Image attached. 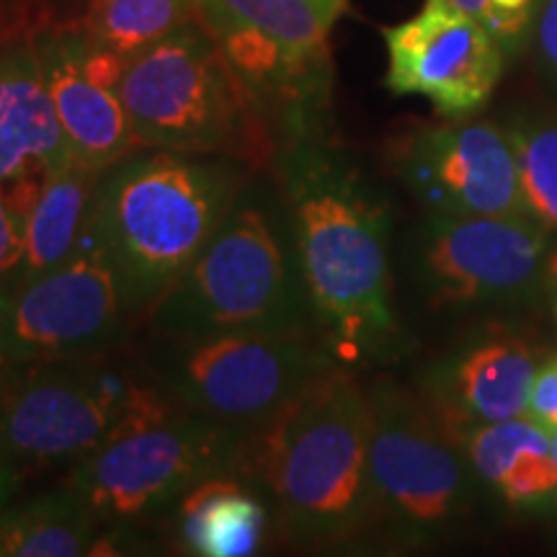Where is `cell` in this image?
Returning a JSON list of instances; mask_svg holds the SVG:
<instances>
[{
  "instance_id": "obj_1",
  "label": "cell",
  "mask_w": 557,
  "mask_h": 557,
  "mask_svg": "<svg viewBox=\"0 0 557 557\" xmlns=\"http://www.w3.org/2000/svg\"><path fill=\"white\" fill-rule=\"evenodd\" d=\"M274 176L331 357L348 369L393 359L403 348V329L389 267L387 197L331 132L284 145Z\"/></svg>"
},
{
  "instance_id": "obj_2",
  "label": "cell",
  "mask_w": 557,
  "mask_h": 557,
  "mask_svg": "<svg viewBox=\"0 0 557 557\" xmlns=\"http://www.w3.org/2000/svg\"><path fill=\"white\" fill-rule=\"evenodd\" d=\"M369 421L367 387L338 364L246 434L238 475L269 498L278 537L299 549H344L380 532Z\"/></svg>"
},
{
  "instance_id": "obj_3",
  "label": "cell",
  "mask_w": 557,
  "mask_h": 557,
  "mask_svg": "<svg viewBox=\"0 0 557 557\" xmlns=\"http://www.w3.org/2000/svg\"><path fill=\"white\" fill-rule=\"evenodd\" d=\"M253 173L227 156L158 148H135L101 171L86 235L137 323L212 240Z\"/></svg>"
},
{
  "instance_id": "obj_4",
  "label": "cell",
  "mask_w": 557,
  "mask_h": 557,
  "mask_svg": "<svg viewBox=\"0 0 557 557\" xmlns=\"http://www.w3.org/2000/svg\"><path fill=\"white\" fill-rule=\"evenodd\" d=\"M139 323L148 325L152 338L230 331L318 333L274 171L253 173L212 240Z\"/></svg>"
},
{
  "instance_id": "obj_5",
  "label": "cell",
  "mask_w": 557,
  "mask_h": 557,
  "mask_svg": "<svg viewBox=\"0 0 557 557\" xmlns=\"http://www.w3.org/2000/svg\"><path fill=\"white\" fill-rule=\"evenodd\" d=\"M120 99L137 148L209 152L274 171L276 132L201 18L132 54Z\"/></svg>"
},
{
  "instance_id": "obj_6",
  "label": "cell",
  "mask_w": 557,
  "mask_h": 557,
  "mask_svg": "<svg viewBox=\"0 0 557 557\" xmlns=\"http://www.w3.org/2000/svg\"><path fill=\"white\" fill-rule=\"evenodd\" d=\"M243 438L246 434L189 413L145 377L116 426L62 483L86 500L103 527L137 529L163 519L201 480L238 472Z\"/></svg>"
},
{
  "instance_id": "obj_7",
  "label": "cell",
  "mask_w": 557,
  "mask_h": 557,
  "mask_svg": "<svg viewBox=\"0 0 557 557\" xmlns=\"http://www.w3.org/2000/svg\"><path fill=\"white\" fill-rule=\"evenodd\" d=\"M367 395L380 532L398 547H434L457 537L483 496L462 444L418 389L380 380Z\"/></svg>"
},
{
  "instance_id": "obj_8",
  "label": "cell",
  "mask_w": 557,
  "mask_h": 557,
  "mask_svg": "<svg viewBox=\"0 0 557 557\" xmlns=\"http://www.w3.org/2000/svg\"><path fill=\"white\" fill-rule=\"evenodd\" d=\"M145 377L189 413L250 434L320 374L338 367L318 333L230 331L150 338Z\"/></svg>"
},
{
  "instance_id": "obj_9",
  "label": "cell",
  "mask_w": 557,
  "mask_h": 557,
  "mask_svg": "<svg viewBox=\"0 0 557 557\" xmlns=\"http://www.w3.org/2000/svg\"><path fill=\"white\" fill-rule=\"evenodd\" d=\"M124 346V344H122ZM0 369V459L16 475L70 470L116 426L145 372L124 348Z\"/></svg>"
},
{
  "instance_id": "obj_10",
  "label": "cell",
  "mask_w": 557,
  "mask_h": 557,
  "mask_svg": "<svg viewBox=\"0 0 557 557\" xmlns=\"http://www.w3.org/2000/svg\"><path fill=\"white\" fill-rule=\"evenodd\" d=\"M553 233L527 214L426 212L408 240V274L434 310H517L545 295Z\"/></svg>"
},
{
  "instance_id": "obj_11",
  "label": "cell",
  "mask_w": 557,
  "mask_h": 557,
  "mask_svg": "<svg viewBox=\"0 0 557 557\" xmlns=\"http://www.w3.org/2000/svg\"><path fill=\"white\" fill-rule=\"evenodd\" d=\"M137 320L122 284L88 235L62 267L0 297L5 361L62 359L122 346Z\"/></svg>"
},
{
  "instance_id": "obj_12",
  "label": "cell",
  "mask_w": 557,
  "mask_h": 557,
  "mask_svg": "<svg viewBox=\"0 0 557 557\" xmlns=\"http://www.w3.org/2000/svg\"><path fill=\"white\" fill-rule=\"evenodd\" d=\"M389 163L426 212L451 218L527 214L517 156L504 124L472 116L416 124L393 139Z\"/></svg>"
},
{
  "instance_id": "obj_13",
  "label": "cell",
  "mask_w": 557,
  "mask_h": 557,
  "mask_svg": "<svg viewBox=\"0 0 557 557\" xmlns=\"http://www.w3.org/2000/svg\"><path fill=\"white\" fill-rule=\"evenodd\" d=\"M382 39L389 94L421 96L442 120L475 116L504 78V47L444 0H426L413 18L382 29Z\"/></svg>"
},
{
  "instance_id": "obj_14",
  "label": "cell",
  "mask_w": 557,
  "mask_h": 557,
  "mask_svg": "<svg viewBox=\"0 0 557 557\" xmlns=\"http://www.w3.org/2000/svg\"><path fill=\"white\" fill-rule=\"evenodd\" d=\"M537 369V351L524 338L493 329L431 361L418 393L457 434L483 423L524 418Z\"/></svg>"
},
{
  "instance_id": "obj_15",
  "label": "cell",
  "mask_w": 557,
  "mask_h": 557,
  "mask_svg": "<svg viewBox=\"0 0 557 557\" xmlns=\"http://www.w3.org/2000/svg\"><path fill=\"white\" fill-rule=\"evenodd\" d=\"M60 127L81 163L107 171L137 148L120 90L94 83L83 70L86 32L81 18L32 29Z\"/></svg>"
},
{
  "instance_id": "obj_16",
  "label": "cell",
  "mask_w": 557,
  "mask_h": 557,
  "mask_svg": "<svg viewBox=\"0 0 557 557\" xmlns=\"http://www.w3.org/2000/svg\"><path fill=\"white\" fill-rule=\"evenodd\" d=\"M75 160L32 32L0 39V184Z\"/></svg>"
},
{
  "instance_id": "obj_17",
  "label": "cell",
  "mask_w": 557,
  "mask_h": 557,
  "mask_svg": "<svg viewBox=\"0 0 557 557\" xmlns=\"http://www.w3.org/2000/svg\"><path fill=\"white\" fill-rule=\"evenodd\" d=\"M163 521L176 553L197 557L259 555L276 532L269 498L238 472L201 480L178 498Z\"/></svg>"
},
{
  "instance_id": "obj_18",
  "label": "cell",
  "mask_w": 557,
  "mask_h": 557,
  "mask_svg": "<svg viewBox=\"0 0 557 557\" xmlns=\"http://www.w3.org/2000/svg\"><path fill=\"white\" fill-rule=\"evenodd\" d=\"M462 444L485 491L519 511L557 508L553 434L529 418L483 423L451 434Z\"/></svg>"
},
{
  "instance_id": "obj_19",
  "label": "cell",
  "mask_w": 557,
  "mask_h": 557,
  "mask_svg": "<svg viewBox=\"0 0 557 557\" xmlns=\"http://www.w3.org/2000/svg\"><path fill=\"white\" fill-rule=\"evenodd\" d=\"M101 171L78 158L50 169L26 222V261L21 284L65 263L86 238ZM18 284V287H21Z\"/></svg>"
},
{
  "instance_id": "obj_20",
  "label": "cell",
  "mask_w": 557,
  "mask_h": 557,
  "mask_svg": "<svg viewBox=\"0 0 557 557\" xmlns=\"http://www.w3.org/2000/svg\"><path fill=\"white\" fill-rule=\"evenodd\" d=\"M107 527L73 487L41 493L0 513V557H83L99 553Z\"/></svg>"
},
{
  "instance_id": "obj_21",
  "label": "cell",
  "mask_w": 557,
  "mask_h": 557,
  "mask_svg": "<svg viewBox=\"0 0 557 557\" xmlns=\"http://www.w3.org/2000/svg\"><path fill=\"white\" fill-rule=\"evenodd\" d=\"M348 0H199L201 21H233L302 58H331L333 24Z\"/></svg>"
},
{
  "instance_id": "obj_22",
  "label": "cell",
  "mask_w": 557,
  "mask_h": 557,
  "mask_svg": "<svg viewBox=\"0 0 557 557\" xmlns=\"http://www.w3.org/2000/svg\"><path fill=\"white\" fill-rule=\"evenodd\" d=\"M197 18L199 0H88L81 26L94 45L129 60Z\"/></svg>"
},
{
  "instance_id": "obj_23",
  "label": "cell",
  "mask_w": 557,
  "mask_h": 557,
  "mask_svg": "<svg viewBox=\"0 0 557 557\" xmlns=\"http://www.w3.org/2000/svg\"><path fill=\"white\" fill-rule=\"evenodd\" d=\"M500 124L517 156L527 214L557 235V111L513 109Z\"/></svg>"
},
{
  "instance_id": "obj_24",
  "label": "cell",
  "mask_w": 557,
  "mask_h": 557,
  "mask_svg": "<svg viewBox=\"0 0 557 557\" xmlns=\"http://www.w3.org/2000/svg\"><path fill=\"white\" fill-rule=\"evenodd\" d=\"M444 3L483 24L504 47L508 60L519 58L529 47L534 21L542 9V0H444Z\"/></svg>"
},
{
  "instance_id": "obj_25",
  "label": "cell",
  "mask_w": 557,
  "mask_h": 557,
  "mask_svg": "<svg viewBox=\"0 0 557 557\" xmlns=\"http://www.w3.org/2000/svg\"><path fill=\"white\" fill-rule=\"evenodd\" d=\"M26 222L13 212L0 186V297L9 295L24 278Z\"/></svg>"
},
{
  "instance_id": "obj_26",
  "label": "cell",
  "mask_w": 557,
  "mask_h": 557,
  "mask_svg": "<svg viewBox=\"0 0 557 557\" xmlns=\"http://www.w3.org/2000/svg\"><path fill=\"white\" fill-rule=\"evenodd\" d=\"M529 47L534 52L542 81L557 94V0H542Z\"/></svg>"
},
{
  "instance_id": "obj_27",
  "label": "cell",
  "mask_w": 557,
  "mask_h": 557,
  "mask_svg": "<svg viewBox=\"0 0 557 557\" xmlns=\"http://www.w3.org/2000/svg\"><path fill=\"white\" fill-rule=\"evenodd\" d=\"M524 418L547 429L549 434L557 431V357L547 361V364H540L537 374H534Z\"/></svg>"
},
{
  "instance_id": "obj_28",
  "label": "cell",
  "mask_w": 557,
  "mask_h": 557,
  "mask_svg": "<svg viewBox=\"0 0 557 557\" xmlns=\"http://www.w3.org/2000/svg\"><path fill=\"white\" fill-rule=\"evenodd\" d=\"M545 295L549 297V302H553V315L557 320V235L553 246H549L545 261Z\"/></svg>"
},
{
  "instance_id": "obj_29",
  "label": "cell",
  "mask_w": 557,
  "mask_h": 557,
  "mask_svg": "<svg viewBox=\"0 0 557 557\" xmlns=\"http://www.w3.org/2000/svg\"><path fill=\"white\" fill-rule=\"evenodd\" d=\"M18 483H21V478L9 468V465L3 462V459H0V513H3L5 508H9Z\"/></svg>"
},
{
  "instance_id": "obj_30",
  "label": "cell",
  "mask_w": 557,
  "mask_h": 557,
  "mask_svg": "<svg viewBox=\"0 0 557 557\" xmlns=\"http://www.w3.org/2000/svg\"><path fill=\"white\" fill-rule=\"evenodd\" d=\"M11 34H13V24L5 18V13H0V39L11 37Z\"/></svg>"
},
{
  "instance_id": "obj_31",
  "label": "cell",
  "mask_w": 557,
  "mask_h": 557,
  "mask_svg": "<svg viewBox=\"0 0 557 557\" xmlns=\"http://www.w3.org/2000/svg\"><path fill=\"white\" fill-rule=\"evenodd\" d=\"M13 9V0H0V13H9Z\"/></svg>"
},
{
  "instance_id": "obj_32",
  "label": "cell",
  "mask_w": 557,
  "mask_h": 557,
  "mask_svg": "<svg viewBox=\"0 0 557 557\" xmlns=\"http://www.w3.org/2000/svg\"><path fill=\"white\" fill-rule=\"evenodd\" d=\"M553 449H555V457H557V431L553 434Z\"/></svg>"
},
{
  "instance_id": "obj_33",
  "label": "cell",
  "mask_w": 557,
  "mask_h": 557,
  "mask_svg": "<svg viewBox=\"0 0 557 557\" xmlns=\"http://www.w3.org/2000/svg\"><path fill=\"white\" fill-rule=\"evenodd\" d=\"M5 367V357H3V354H0V369H3Z\"/></svg>"
}]
</instances>
